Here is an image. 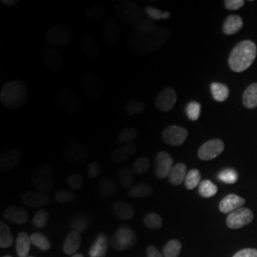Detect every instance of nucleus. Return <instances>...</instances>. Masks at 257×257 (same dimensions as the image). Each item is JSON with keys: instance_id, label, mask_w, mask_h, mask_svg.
Returning <instances> with one entry per match:
<instances>
[{"instance_id": "f257e3e1", "label": "nucleus", "mask_w": 257, "mask_h": 257, "mask_svg": "<svg viewBox=\"0 0 257 257\" xmlns=\"http://www.w3.org/2000/svg\"><path fill=\"white\" fill-rule=\"evenodd\" d=\"M169 36L167 29L156 26L151 19H143L128 32L127 47L130 52L136 55H150L161 46Z\"/></svg>"}, {"instance_id": "f03ea898", "label": "nucleus", "mask_w": 257, "mask_h": 257, "mask_svg": "<svg viewBox=\"0 0 257 257\" xmlns=\"http://www.w3.org/2000/svg\"><path fill=\"white\" fill-rule=\"evenodd\" d=\"M257 55L256 45L250 40L239 42L229 56L230 70L235 73H242L250 67L255 60Z\"/></svg>"}, {"instance_id": "7ed1b4c3", "label": "nucleus", "mask_w": 257, "mask_h": 257, "mask_svg": "<svg viewBox=\"0 0 257 257\" xmlns=\"http://www.w3.org/2000/svg\"><path fill=\"white\" fill-rule=\"evenodd\" d=\"M28 99V88L22 80H12L3 85L0 92V101L8 110H19Z\"/></svg>"}, {"instance_id": "20e7f679", "label": "nucleus", "mask_w": 257, "mask_h": 257, "mask_svg": "<svg viewBox=\"0 0 257 257\" xmlns=\"http://www.w3.org/2000/svg\"><path fill=\"white\" fill-rule=\"evenodd\" d=\"M55 106L69 115H78L83 111L82 100L76 92L70 88H64L54 96Z\"/></svg>"}, {"instance_id": "39448f33", "label": "nucleus", "mask_w": 257, "mask_h": 257, "mask_svg": "<svg viewBox=\"0 0 257 257\" xmlns=\"http://www.w3.org/2000/svg\"><path fill=\"white\" fill-rule=\"evenodd\" d=\"M114 14L122 22L135 28L143 20L144 11L134 1L121 0L115 4Z\"/></svg>"}, {"instance_id": "423d86ee", "label": "nucleus", "mask_w": 257, "mask_h": 257, "mask_svg": "<svg viewBox=\"0 0 257 257\" xmlns=\"http://www.w3.org/2000/svg\"><path fill=\"white\" fill-rule=\"evenodd\" d=\"M55 172L53 166L45 164L40 166L33 173L31 182L38 192L48 193L54 189Z\"/></svg>"}, {"instance_id": "0eeeda50", "label": "nucleus", "mask_w": 257, "mask_h": 257, "mask_svg": "<svg viewBox=\"0 0 257 257\" xmlns=\"http://www.w3.org/2000/svg\"><path fill=\"white\" fill-rule=\"evenodd\" d=\"M75 37L74 29L66 24H57L47 31V42L55 47H64L71 44Z\"/></svg>"}, {"instance_id": "6e6552de", "label": "nucleus", "mask_w": 257, "mask_h": 257, "mask_svg": "<svg viewBox=\"0 0 257 257\" xmlns=\"http://www.w3.org/2000/svg\"><path fill=\"white\" fill-rule=\"evenodd\" d=\"M80 88L86 97L92 100L100 99L104 94V83L97 74L86 72L80 77Z\"/></svg>"}, {"instance_id": "1a4fd4ad", "label": "nucleus", "mask_w": 257, "mask_h": 257, "mask_svg": "<svg viewBox=\"0 0 257 257\" xmlns=\"http://www.w3.org/2000/svg\"><path fill=\"white\" fill-rule=\"evenodd\" d=\"M41 61L47 69L53 73H59L65 66L63 55L53 47L44 45L40 49Z\"/></svg>"}, {"instance_id": "9d476101", "label": "nucleus", "mask_w": 257, "mask_h": 257, "mask_svg": "<svg viewBox=\"0 0 257 257\" xmlns=\"http://www.w3.org/2000/svg\"><path fill=\"white\" fill-rule=\"evenodd\" d=\"M138 242L136 232L128 227H120L110 238V246L116 250H126L134 247Z\"/></svg>"}, {"instance_id": "9b49d317", "label": "nucleus", "mask_w": 257, "mask_h": 257, "mask_svg": "<svg viewBox=\"0 0 257 257\" xmlns=\"http://www.w3.org/2000/svg\"><path fill=\"white\" fill-rule=\"evenodd\" d=\"M64 157L71 164H82L89 157V151L82 142L72 140L65 147Z\"/></svg>"}, {"instance_id": "f8f14e48", "label": "nucleus", "mask_w": 257, "mask_h": 257, "mask_svg": "<svg viewBox=\"0 0 257 257\" xmlns=\"http://www.w3.org/2000/svg\"><path fill=\"white\" fill-rule=\"evenodd\" d=\"M188 131L177 125H171L164 128L161 136L166 144L171 146L182 145L188 138Z\"/></svg>"}, {"instance_id": "ddd939ff", "label": "nucleus", "mask_w": 257, "mask_h": 257, "mask_svg": "<svg viewBox=\"0 0 257 257\" xmlns=\"http://www.w3.org/2000/svg\"><path fill=\"white\" fill-rule=\"evenodd\" d=\"M225 149V144L221 139H211L205 142L198 150V157L204 160L209 161L220 156Z\"/></svg>"}, {"instance_id": "4468645a", "label": "nucleus", "mask_w": 257, "mask_h": 257, "mask_svg": "<svg viewBox=\"0 0 257 257\" xmlns=\"http://www.w3.org/2000/svg\"><path fill=\"white\" fill-rule=\"evenodd\" d=\"M253 219V213L248 208H240L230 212L227 218V226L230 229H240L248 225Z\"/></svg>"}, {"instance_id": "2eb2a0df", "label": "nucleus", "mask_w": 257, "mask_h": 257, "mask_svg": "<svg viewBox=\"0 0 257 257\" xmlns=\"http://www.w3.org/2000/svg\"><path fill=\"white\" fill-rule=\"evenodd\" d=\"M176 100H177V95L175 90L171 87H166L157 95L156 99V107L157 110L160 111L168 112L175 107Z\"/></svg>"}, {"instance_id": "dca6fc26", "label": "nucleus", "mask_w": 257, "mask_h": 257, "mask_svg": "<svg viewBox=\"0 0 257 257\" xmlns=\"http://www.w3.org/2000/svg\"><path fill=\"white\" fill-rule=\"evenodd\" d=\"M173 164H174V159L170 154L166 152H159L156 156L155 172H156V176L160 179L169 177L170 173L174 167Z\"/></svg>"}, {"instance_id": "f3484780", "label": "nucleus", "mask_w": 257, "mask_h": 257, "mask_svg": "<svg viewBox=\"0 0 257 257\" xmlns=\"http://www.w3.org/2000/svg\"><path fill=\"white\" fill-rule=\"evenodd\" d=\"M21 152L18 148H11L0 155V171L8 172L18 167L21 159Z\"/></svg>"}, {"instance_id": "a211bd4d", "label": "nucleus", "mask_w": 257, "mask_h": 257, "mask_svg": "<svg viewBox=\"0 0 257 257\" xmlns=\"http://www.w3.org/2000/svg\"><path fill=\"white\" fill-rule=\"evenodd\" d=\"M102 36L109 44L117 43L121 37L118 23L114 19H106L102 25Z\"/></svg>"}, {"instance_id": "6ab92c4d", "label": "nucleus", "mask_w": 257, "mask_h": 257, "mask_svg": "<svg viewBox=\"0 0 257 257\" xmlns=\"http://www.w3.org/2000/svg\"><path fill=\"white\" fill-rule=\"evenodd\" d=\"M22 201L29 207L33 209L41 208L46 206L50 202V196L45 193L37 192V191H28L23 193Z\"/></svg>"}, {"instance_id": "aec40b11", "label": "nucleus", "mask_w": 257, "mask_h": 257, "mask_svg": "<svg viewBox=\"0 0 257 257\" xmlns=\"http://www.w3.org/2000/svg\"><path fill=\"white\" fill-rule=\"evenodd\" d=\"M245 202L244 198L236 194H228L219 203V210L223 213H230L242 208Z\"/></svg>"}, {"instance_id": "412c9836", "label": "nucleus", "mask_w": 257, "mask_h": 257, "mask_svg": "<svg viewBox=\"0 0 257 257\" xmlns=\"http://www.w3.org/2000/svg\"><path fill=\"white\" fill-rule=\"evenodd\" d=\"M80 48L83 54L90 59H95L99 55V47L91 35H83L80 38Z\"/></svg>"}, {"instance_id": "4be33fe9", "label": "nucleus", "mask_w": 257, "mask_h": 257, "mask_svg": "<svg viewBox=\"0 0 257 257\" xmlns=\"http://www.w3.org/2000/svg\"><path fill=\"white\" fill-rule=\"evenodd\" d=\"M136 152H137V147L135 144H132V143L125 144L122 147L116 148L115 150H113V152L110 155V159L113 163L119 164L128 160V158H131L136 154Z\"/></svg>"}, {"instance_id": "5701e85b", "label": "nucleus", "mask_w": 257, "mask_h": 257, "mask_svg": "<svg viewBox=\"0 0 257 257\" xmlns=\"http://www.w3.org/2000/svg\"><path fill=\"white\" fill-rule=\"evenodd\" d=\"M81 243H82L81 233L76 230H72L65 239L64 246H63L65 253L72 256L76 254L78 248L81 246Z\"/></svg>"}, {"instance_id": "b1692460", "label": "nucleus", "mask_w": 257, "mask_h": 257, "mask_svg": "<svg viewBox=\"0 0 257 257\" xmlns=\"http://www.w3.org/2000/svg\"><path fill=\"white\" fill-rule=\"evenodd\" d=\"M4 216L7 220L11 221L12 223L22 225L25 224L29 219V214L27 211L22 208L17 206H10L4 212Z\"/></svg>"}, {"instance_id": "393cba45", "label": "nucleus", "mask_w": 257, "mask_h": 257, "mask_svg": "<svg viewBox=\"0 0 257 257\" xmlns=\"http://www.w3.org/2000/svg\"><path fill=\"white\" fill-rule=\"evenodd\" d=\"M107 14H108V11L104 5L93 4L88 9L85 10L84 17L88 22L94 23V22H98L102 19H105L107 17Z\"/></svg>"}, {"instance_id": "a878e982", "label": "nucleus", "mask_w": 257, "mask_h": 257, "mask_svg": "<svg viewBox=\"0 0 257 257\" xmlns=\"http://www.w3.org/2000/svg\"><path fill=\"white\" fill-rule=\"evenodd\" d=\"M108 244H109L108 237L104 233L99 234L90 248L89 255L90 257L106 256L107 250H108Z\"/></svg>"}, {"instance_id": "bb28decb", "label": "nucleus", "mask_w": 257, "mask_h": 257, "mask_svg": "<svg viewBox=\"0 0 257 257\" xmlns=\"http://www.w3.org/2000/svg\"><path fill=\"white\" fill-rule=\"evenodd\" d=\"M112 211L115 214V216L120 218L121 220H132L135 216L134 208L128 203L122 201L114 203V205L112 206Z\"/></svg>"}, {"instance_id": "cd10ccee", "label": "nucleus", "mask_w": 257, "mask_h": 257, "mask_svg": "<svg viewBox=\"0 0 257 257\" xmlns=\"http://www.w3.org/2000/svg\"><path fill=\"white\" fill-rule=\"evenodd\" d=\"M243 27V20L236 15L229 16L223 24V33L225 35H234Z\"/></svg>"}, {"instance_id": "c85d7f7f", "label": "nucleus", "mask_w": 257, "mask_h": 257, "mask_svg": "<svg viewBox=\"0 0 257 257\" xmlns=\"http://www.w3.org/2000/svg\"><path fill=\"white\" fill-rule=\"evenodd\" d=\"M187 174L186 165L184 163H178L173 167L169 175V181L175 186H179L185 181Z\"/></svg>"}, {"instance_id": "c756f323", "label": "nucleus", "mask_w": 257, "mask_h": 257, "mask_svg": "<svg viewBox=\"0 0 257 257\" xmlns=\"http://www.w3.org/2000/svg\"><path fill=\"white\" fill-rule=\"evenodd\" d=\"M31 237L25 231H21L17 237V253L19 257H28L31 248Z\"/></svg>"}, {"instance_id": "7c9ffc66", "label": "nucleus", "mask_w": 257, "mask_h": 257, "mask_svg": "<svg viewBox=\"0 0 257 257\" xmlns=\"http://www.w3.org/2000/svg\"><path fill=\"white\" fill-rule=\"evenodd\" d=\"M243 105L247 109H254L257 107V83L248 86L243 93Z\"/></svg>"}, {"instance_id": "2f4dec72", "label": "nucleus", "mask_w": 257, "mask_h": 257, "mask_svg": "<svg viewBox=\"0 0 257 257\" xmlns=\"http://www.w3.org/2000/svg\"><path fill=\"white\" fill-rule=\"evenodd\" d=\"M117 192V184L110 178V177H104L98 185V193L102 197H109Z\"/></svg>"}, {"instance_id": "473e14b6", "label": "nucleus", "mask_w": 257, "mask_h": 257, "mask_svg": "<svg viewBox=\"0 0 257 257\" xmlns=\"http://www.w3.org/2000/svg\"><path fill=\"white\" fill-rule=\"evenodd\" d=\"M211 92L215 101H226L229 97V88L222 83L213 82L211 84Z\"/></svg>"}, {"instance_id": "72a5a7b5", "label": "nucleus", "mask_w": 257, "mask_h": 257, "mask_svg": "<svg viewBox=\"0 0 257 257\" xmlns=\"http://www.w3.org/2000/svg\"><path fill=\"white\" fill-rule=\"evenodd\" d=\"M153 193V188L151 185L145 183H139L134 185L128 190V195L133 198H144L150 196Z\"/></svg>"}, {"instance_id": "f704fd0d", "label": "nucleus", "mask_w": 257, "mask_h": 257, "mask_svg": "<svg viewBox=\"0 0 257 257\" xmlns=\"http://www.w3.org/2000/svg\"><path fill=\"white\" fill-rule=\"evenodd\" d=\"M13 243L14 237L9 226L4 222H0V247L2 248H10Z\"/></svg>"}, {"instance_id": "c9c22d12", "label": "nucleus", "mask_w": 257, "mask_h": 257, "mask_svg": "<svg viewBox=\"0 0 257 257\" xmlns=\"http://www.w3.org/2000/svg\"><path fill=\"white\" fill-rule=\"evenodd\" d=\"M118 180L120 185L123 188H132L135 182V173L133 169L126 167L120 170L118 173Z\"/></svg>"}, {"instance_id": "e433bc0d", "label": "nucleus", "mask_w": 257, "mask_h": 257, "mask_svg": "<svg viewBox=\"0 0 257 257\" xmlns=\"http://www.w3.org/2000/svg\"><path fill=\"white\" fill-rule=\"evenodd\" d=\"M30 237H31L32 245H34L35 247H37L41 250H48L52 247L51 241L45 234L41 232H34Z\"/></svg>"}, {"instance_id": "4c0bfd02", "label": "nucleus", "mask_w": 257, "mask_h": 257, "mask_svg": "<svg viewBox=\"0 0 257 257\" xmlns=\"http://www.w3.org/2000/svg\"><path fill=\"white\" fill-rule=\"evenodd\" d=\"M143 223L145 225V227L151 230H157V229H161L163 226V219L162 217L156 213V212H151L148 213L144 216Z\"/></svg>"}, {"instance_id": "58836bf2", "label": "nucleus", "mask_w": 257, "mask_h": 257, "mask_svg": "<svg viewBox=\"0 0 257 257\" xmlns=\"http://www.w3.org/2000/svg\"><path fill=\"white\" fill-rule=\"evenodd\" d=\"M181 242L176 239H172L164 246L163 255L164 257H178L181 252Z\"/></svg>"}, {"instance_id": "ea45409f", "label": "nucleus", "mask_w": 257, "mask_h": 257, "mask_svg": "<svg viewBox=\"0 0 257 257\" xmlns=\"http://www.w3.org/2000/svg\"><path fill=\"white\" fill-rule=\"evenodd\" d=\"M217 187L210 180H203L198 186V193L204 198H210L217 193Z\"/></svg>"}, {"instance_id": "a19ab883", "label": "nucleus", "mask_w": 257, "mask_h": 257, "mask_svg": "<svg viewBox=\"0 0 257 257\" xmlns=\"http://www.w3.org/2000/svg\"><path fill=\"white\" fill-rule=\"evenodd\" d=\"M185 186L188 190H193L201 183V174L198 170L193 169L188 172L186 179H185Z\"/></svg>"}, {"instance_id": "79ce46f5", "label": "nucleus", "mask_w": 257, "mask_h": 257, "mask_svg": "<svg viewBox=\"0 0 257 257\" xmlns=\"http://www.w3.org/2000/svg\"><path fill=\"white\" fill-rule=\"evenodd\" d=\"M138 135V133L137 128H124L118 134L117 141L121 144H128L131 141H134L137 138Z\"/></svg>"}, {"instance_id": "37998d69", "label": "nucleus", "mask_w": 257, "mask_h": 257, "mask_svg": "<svg viewBox=\"0 0 257 257\" xmlns=\"http://www.w3.org/2000/svg\"><path fill=\"white\" fill-rule=\"evenodd\" d=\"M150 160L148 159L147 157H139L135 162L133 165V171L136 175H141L146 174L150 168Z\"/></svg>"}, {"instance_id": "c03bdc74", "label": "nucleus", "mask_w": 257, "mask_h": 257, "mask_svg": "<svg viewBox=\"0 0 257 257\" xmlns=\"http://www.w3.org/2000/svg\"><path fill=\"white\" fill-rule=\"evenodd\" d=\"M125 110L128 115H136L138 113H141L145 110V106L143 102L138 100V99H131L127 102Z\"/></svg>"}, {"instance_id": "a18cd8bd", "label": "nucleus", "mask_w": 257, "mask_h": 257, "mask_svg": "<svg viewBox=\"0 0 257 257\" xmlns=\"http://www.w3.org/2000/svg\"><path fill=\"white\" fill-rule=\"evenodd\" d=\"M145 14L153 20H160V19H168L171 17L169 12H163L161 10L156 9L151 6H146L144 9Z\"/></svg>"}, {"instance_id": "49530a36", "label": "nucleus", "mask_w": 257, "mask_h": 257, "mask_svg": "<svg viewBox=\"0 0 257 257\" xmlns=\"http://www.w3.org/2000/svg\"><path fill=\"white\" fill-rule=\"evenodd\" d=\"M201 105L196 101L190 102L186 108V113L188 118L192 121H196L200 116Z\"/></svg>"}, {"instance_id": "de8ad7c7", "label": "nucleus", "mask_w": 257, "mask_h": 257, "mask_svg": "<svg viewBox=\"0 0 257 257\" xmlns=\"http://www.w3.org/2000/svg\"><path fill=\"white\" fill-rule=\"evenodd\" d=\"M50 214L47 210H40L37 211L33 218V224L37 228H44L48 224Z\"/></svg>"}, {"instance_id": "09e8293b", "label": "nucleus", "mask_w": 257, "mask_h": 257, "mask_svg": "<svg viewBox=\"0 0 257 257\" xmlns=\"http://www.w3.org/2000/svg\"><path fill=\"white\" fill-rule=\"evenodd\" d=\"M76 194L74 192L71 191H66V190H61L59 192L55 193V201L58 204H63V203L71 202L75 198Z\"/></svg>"}, {"instance_id": "8fccbe9b", "label": "nucleus", "mask_w": 257, "mask_h": 257, "mask_svg": "<svg viewBox=\"0 0 257 257\" xmlns=\"http://www.w3.org/2000/svg\"><path fill=\"white\" fill-rule=\"evenodd\" d=\"M218 178L222 182L227 184H234L237 181V174L234 170L231 169H226L220 172L218 175Z\"/></svg>"}, {"instance_id": "3c124183", "label": "nucleus", "mask_w": 257, "mask_h": 257, "mask_svg": "<svg viewBox=\"0 0 257 257\" xmlns=\"http://www.w3.org/2000/svg\"><path fill=\"white\" fill-rule=\"evenodd\" d=\"M89 225H90V220L88 217H85V216L77 217L72 222V227L74 230H76L80 233L87 230L89 228Z\"/></svg>"}, {"instance_id": "603ef678", "label": "nucleus", "mask_w": 257, "mask_h": 257, "mask_svg": "<svg viewBox=\"0 0 257 257\" xmlns=\"http://www.w3.org/2000/svg\"><path fill=\"white\" fill-rule=\"evenodd\" d=\"M67 183L72 189L79 190L82 188L83 176L79 174L70 175L67 178Z\"/></svg>"}, {"instance_id": "864d4df0", "label": "nucleus", "mask_w": 257, "mask_h": 257, "mask_svg": "<svg viewBox=\"0 0 257 257\" xmlns=\"http://www.w3.org/2000/svg\"><path fill=\"white\" fill-rule=\"evenodd\" d=\"M101 173V167L98 162L92 161L88 164V175L90 178H95Z\"/></svg>"}, {"instance_id": "5fc2aeb1", "label": "nucleus", "mask_w": 257, "mask_h": 257, "mask_svg": "<svg viewBox=\"0 0 257 257\" xmlns=\"http://www.w3.org/2000/svg\"><path fill=\"white\" fill-rule=\"evenodd\" d=\"M245 4V1L243 0H226L225 1V7L228 10L235 11L243 7Z\"/></svg>"}, {"instance_id": "6e6d98bb", "label": "nucleus", "mask_w": 257, "mask_h": 257, "mask_svg": "<svg viewBox=\"0 0 257 257\" xmlns=\"http://www.w3.org/2000/svg\"><path fill=\"white\" fill-rule=\"evenodd\" d=\"M232 257H257V249L255 248H244L237 251Z\"/></svg>"}, {"instance_id": "4d7b16f0", "label": "nucleus", "mask_w": 257, "mask_h": 257, "mask_svg": "<svg viewBox=\"0 0 257 257\" xmlns=\"http://www.w3.org/2000/svg\"><path fill=\"white\" fill-rule=\"evenodd\" d=\"M147 257H164V255H162L155 246H149L147 248Z\"/></svg>"}, {"instance_id": "13d9d810", "label": "nucleus", "mask_w": 257, "mask_h": 257, "mask_svg": "<svg viewBox=\"0 0 257 257\" xmlns=\"http://www.w3.org/2000/svg\"><path fill=\"white\" fill-rule=\"evenodd\" d=\"M19 0H2L1 3L5 6H8V7H12V6H15L16 4L19 3Z\"/></svg>"}, {"instance_id": "bf43d9fd", "label": "nucleus", "mask_w": 257, "mask_h": 257, "mask_svg": "<svg viewBox=\"0 0 257 257\" xmlns=\"http://www.w3.org/2000/svg\"><path fill=\"white\" fill-rule=\"evenodd\" d=\"M71 257H84V255H83L82 253H76V254H74V255Z\"/></svg>"}, {"instance_id": "052dcab7", "label": "nucleus", "mask_w": 257, "mask_h": 257, "mask_svg": "<svg viewBox=\"0 0 257 257\" xmlns=\"http://www.w3.org/2000/svg\"><path fill=\"white\" fill-rule=\"evenodd\" d=\"M2 257H12V256H10V255H5V256H2Z\"/></svg>"}, {"instance_id": "680f3d73", "label": "nucleus", "mask_w": 257, "mask_h": 257, "mask_svg": "<svg viewBox=\"0 0 257 257\" xmlns=\"http://www.w3.org/2000/svg\"><path fill=\"white\" fill-rule=\"evenodd\" d=\"M28 257H34V256H28Z\"/></svg>"}]
</instances>
